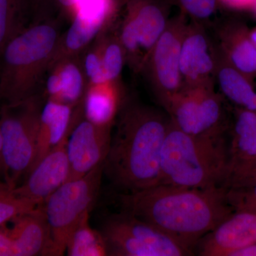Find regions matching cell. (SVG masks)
Returning a JSON list of instances; mask_svg holds the SVG:
<instances>
[{
	"label": "cell",
	"mask_w": 256,
	"mask_h": 256,
	"mask_svg": "<svg viewBox=\"0 0 256 256\" xmlns=\"http://www.w3.org/2000/svg\"><path fill=\"white\" fill-rule=\"evenodd\" d=\"M8 227L13 256H45L50 245V232L42 204L18 216Z\"/></svg>",
	"instance_id": "obj_16"
},
{
	"label": "cell",
	"mask_w": 256,
	"mask_h": 256,
	"mask_svg": "<svg viewBox=\"0 0 256 256\" xmlns=\"http://www.w3.org/2000/svg\"><path fill=\"white\" fill-rule=\"evenodd\" d=\"M25 18L30 13L32 16V22L47 18L46 11L52 0H23Z\"/></svg>",
	"instance_id": "obj_32"
},
{
	"label": "cell",
	"mask_w": 256,
	"mask_h": 256,
	"mask_svg": "<svg viewBox=\"0 0 256 256\" xmlns=\"http://www.w3.org/2000/svg\"><path fill=\"white\" fill-rule=\"evenodd\" d=\"M26 24L23 0H0V55L6 44Z\"/></svg>",
	"instance_id": "obj_25"
},
{
	"label": "cell",
	"mask_w": 256,
	"mask_h": 256,
	"mask_svg": "<svg viewBox=\"0 0 256 256\" xmlns=\"http://www.w3.org/2000/svg\"><path fill=\"white\" fill-rule=\"evenodd\" d=\"M254 10H255L256 13V4L255 5V6L254 8Z\"/></svg>",
	"instance_id": "obj_38"
},
{
	"label": "cell",
	"mask_w": 256,
	"mask_h": 256,
	"mask_svg": "<svg viewBox=\"0 0 256 256\" xmlns=\"http://www.w3.org/2000/svg\"><path fill=\"white\" fill-rule=\"evenodd\" d=\"M228 146V170L256 158V111L235 107Z\"/></svg>",
	"instance_id": "obj_21"
},
{
	"label": "cell",
	"mask_w": 256,
	"mask_h": 256,
	"mask_svg": "<svg viewBox=\"0 0 256 256\" xmlns=\"http://www.w3.org/2000/svg\"><path fill=\"white\" fill-rule=\"evenodd\" d=\"M215 82H218L224 97L235 107L256 111V86L254 79L230 65L218 47Z\"/></svg>",
	"instance_id": "obj_20"
},
{
	"label": "cell",
	"mask_w": 256,
	"mask_h": 256,
	"mask_svg": "<svg viewBox=\"0 0 256 256\" xmlns=\"http://www.w3.org/2000/svg\"><path fill=\"white\" fill-rule=\"evenodd\" d=\"M74 108L58 101L44 99L40 116L36 156L30 171L68 134Z\"/></svg>",
	"instance_id": "obj_18"
},
{
	"label": "cell",
	"mask_w": 256,
	"mask_h": 256,
	"mask_svg": "<svg viewBox=\"0 0 256 256\" xmlns=\"http://www.w3.org/2000/svg\"><path fill=\"white\" fill-rule=\"evenodd\" d=\"M106 28L100 24L74 15L68 30L60 35L48 68L64 58L80 55Z\"/></svg>",
	"instance_id": "obj_22"
},
{
	"label": "cell",
	"mask_w": 256,
	"mask_h": 256,
	"mask_svg": "<svg viewBox=\"0 0 256 256\" xmlns=\"http://www.w3.org/2000/svg\"><path fill=\"white\" fill-rule=\"evenodd\" d=\"M0 181H4V180H3V178H1V176H0Z\"/></svg>",
	"instance_id": "obj_39"
},
{
	"label": "cell",
	"mask_w": 256,
	"mask_h": 256,
	"mask_svg": "<svg viewBox=\"0 0 256 256\" xmlns=\"http://www.w3.org/2000/svg\"><path fill=\"white\" fill-rule=\"evenodd\" d=\"M186 18L182 12L169 20L142 70L148 74L163 106L184 88L180 64L182 43L188 24Z\"/></svg>",
	"instance_id": "obj_10"
},
{
	"label": "cell",
	"mask_w": 256,
	"mask_h": 256,
	"mask_svg": "<svg viewBox=\"0 0 256 256\" xmlns=\"http://www.w3.org/2000/svg\"><path fill=\"white\" fill-rule=\"evenodd\" d=\"M68 134L28 172L22 184L14 188L18 194L41 205L68 181L70 173L67 153Z\"/></svg>",
	"instance_id": "obj_14"
},
{
	"label": "cell",
	"mask_w": 256,
	"mask_h": 256,
	"mask_svg": "<svg viewBox=\"0 0 256 256\" xmlns=\"http://www.w3.org/2000/svg\"><path fill=\"white\" fill-rule=\"evenodd\" d=\"M80 58L88 85L108 82L102 66L100 43L98 36L90 46L80 54Z\"/></svg>",
	"instance_id": "obj_28"
},
{
	"label": "cell",
	"mask_w": 256,
	"mask_h": 256,
	"mask_svg": "<svg viewBox=\"0 0 256 256\" xmlns=\"http://www.w3.org/2000/svg\"><path fill=\"white\" fill-rule=\"evenodd\" d=\"M224 138L192 136L170 120L161 152V183L181 188L222 186L228 166Z\"/></svg>",
	"instance_id": "obj_4"
},
{
	"label": "cell",
	"mask_w": 256,
	"mask_h": 256,
	"mask_svg": "<svg viewBox=\"0 0 256 256\" xmlns=\"http://www.w3.org/2000/svg\"><path fill=\"white\" fill-rule=\"evenodd\" d=\"M118 198L122 212L158 227L192 250L234 210L222 186L159 184Z\"/></svg>",
	"instance_id": "obj_1"
},
{
	"label": "cell",
	"mask_w": 256,
	"mask_h": 256,
	"mask_svg": "<svg viewBox=\"0 0 256 256\" xmlns=\"http://www.w3.org/2000/svg\"><path fill=\"white\" fill-rule=\"evenodd\" d=\"M56 2L62 11L72 16L75 0H56Z\"/></svg>",
	"instance_id": "obj_36"
},
{
	"label": "cell",
	"mask_w": 256,
	"mask_h": 256,
	"mask_svg": "<svg viewBox=\"0 0 256 256\" xmlns=\"http://www.w3.org/2000/svg\"><path fill=\"white\" fill-rule=\"evenodd\" d=\"M220 48L230 65L248 76L256 78V46L250 36V30L244 24L228 22L218 32Z\"/></svg>",
	"instance_id": "obj_17"
},
{
	"label": "cell",
	"mask_w": 256,
	"mask_h": 256,
	"mask_svg": "<svg viewBox=\"0 0 256 256\" xmlns=\"http://www.w3.org/2000/svg\"><path fill=\"white\" fill-rule=\"evenodd\" d=\"M230 256H256V242L234 252Z\"/></svg>",
	"instance_id": "obj_35"
},
{
	"label": "cell",
	"mask_w": 256,
	"mask_h": 256,
	"mask_svg": "<svg viewBox=\"0 0 256 256\" xmlns=\"http://www.w3.org/2000/svg\"><path fill=\"white\" fill-rule=\"evenodd\" d=\"M38 206L40 205L32 200L18 194L14 188L6 182L0 181V226L31 212Z\"/></svg>",
	"instance_id": "obj_26"
},
{
	"label": "cell",
	"mask_w": 256,
	"mask_h": 256,
	"mask_svg": "<svg viewBox=\"0 0 256 256\" xmlns=\"http://www.w3.org/2000/svg\"><path fill=\"white\" fill-rule=\"evenodd\" d=\"M217 54L218 48L212 46L202 25L195 21L188 24L180 53L184 88L214 85Z\"/></svg>",
	"instance_id": "obj_12"
},
{
	"label": "cell",
	"mask_w": 256,
	"mask_h": 256,
	"mask_svg": "<svg viewBox=\"0 0 256 256\" xmlns=\"http://www.w3.org/2000/svg\"><path fill=\"white\" fill-rule=\"evenodd\" d=\"M256 242V212L246 208L233 212L198 242V255L230 256Z\"/></svg>",
	"instance_id": "obj_13"
},
{
	"label": "cell",
	"mask_w": 256,
	"mask_h": 256,
	"mask_svg": "<svg viewBox=\"0 0 256 256\" xmlns=\"http://www.w3.org/2000/svg\"><path fill=\"white\" fill-rule=\"evenodd\" d=\"M87 86L80 54L74 56L50 66L44 77L40 94L44 99L76 107L84 98Z\"/></svg>",
	"instance_id": "obj_15"
},
{
	"label": "cell",
	"mask_w": 256,
	"mask_h": 256,
	"mask_svg": "<svg viewBox=\"0 0 256 256\" xmlns=\"http://www.w3.org/2000/svg\"><path fill=\"white\" fill-rule=\"evenodd\" d=\"M227 8L234 10L254 9L256 0H218Z\"/></svg>",
	"instance_id": "obj_34"
},
{
	"label": "cell",
	"mask_w": 256,
	"mask_h": 256,
	"mask_svg": "<svg viewBox=\"0 0 256 256\" xmlns=\"http://www.w3.org/2000/svg\"><path fill=\"white\" fill-rule=\"evenodd\" d=\"M226 198L233 210L246 208L256 212V181L244 188L226 190Z\"/></svg>",
	"instance_id": "obj_30"
},
{
	"label": "cell",
	"mask_w": 256,
	"mask_h": 256,
	"mask_svg": "<svg viewBox=\"0 0 256 256\" xmlns=\"http://www.w3.org/2000/svg\"><path fill=\"white\" fill-rule=\"evenodd\" d=\"M256 181V156L229 168L223 186L226 190L244 188Z\"/></svg>",
	"instance_id": "obj_29"
},
{
	"label": "cell",
	"mask_w": 256,
	"mask_h": 256,
	"mask_svg": "<svg viewBox=\"0 0 256 256\" xmlns=\"http://www.w3.org/2000/svg\"><path fill=\"white\" fill-rule=\"evenodd\" d=\"M218 0H178L182 13L195 22L208 20L214 14Z\"/></svg>",
	"instance_id": "obj_31"
},
{
	"label": "cell",
	"mask_w": 256,
	"mask_h": 256,
	"mask_svg": "<svg viewBox=\"0 0 256 256\" xmlns=\"http://www.w3.org/2000/svg\"><path fill=\"white\" fill-rule=\"evenodd\" d=\"M100 232L108 256H184L193 254L158 227L124 212L108 217Z\"/></svg>",
	"instance_id": "obj_7"
},
{
	"label": "cell",
	"mask_w": 256,
	"mask_h": 256,
	"mask_svg": "<svg viewBox=\"0 0 256 256\" xmlns=\"http://www.w3.org/2000/svg\"><path fill=\"white\" fill-rule=\"evenodd\" d=\"M62 32L56 18L47 16L24 26L0 55V102L18 104L40 94Z\"/></svg>",
	"instance_id": "obj_3"
},
{
	"label": "cell",
	"mask_w": 256,
	"mask_h": 256,
	"mask_svg": "<svg viewBox=\"0 0 256 256\" xmlns=\"http://www.w3.org/2000/svg\"><path fill=\"white\" fill-rule=\"evenodd\" d=\"M122 104L118 80L88 85L82 100L84 116L104 126H114Z\"/></svg>",
	"instance_id": "obj_19"
},
{
	"label": "cell",
	"mask_w": 256,
	"mask_h": 256,
	"mask_svg": "<svg viewBox=\"0 0 256 256\" xmlns=\"http://www.w3.org/2000/svg\"><path fill=\"white\" fill-rule=\"evenodd\" d=\"M102 66L108 82H117L126 62L124 48L117 34L108 33V28L98 36Z\"/></svg>",
	"instance_id": "obj_24"
},
{
	"label": "cell",
	"mask_w": 256,
	"mask_h": 256,
	"mask_svg": "<svg viewBox=\"0 0 256 256\" xmlns=\"http://www.w3.org/2000/svg\"><path fill=\"white\" fill-rule=\"evenodd\" d=\"M44 102L43 96L38 94L18 104L0 107L6 182L12 188L18 186L34 161Z\"/></svg>",
	"instance_id": "obj_5"
},
{
	"label": "cell",
	"mask_w": 256,
	"mask_h": 256,
	"mask_svg": "<svg viewBox=\"0 0 256 256\" xmlns=\"http://www.w3.org/2000/svg\"><path fill=\"white\" fill-rule=\"evenodd\" d=\"M104 164L98 165L82 178L68 180L42 204L50 232L45 256H60L74 229L90 212L100 191Z\"/></svg>",
	"instance_id": "obj_6"
},
{
	"label": "cell",
	"mask_w": 256,
	"mask_h": 256,
	"mask_svg": "<svg viewBox=\"0 0 256 256\" xmlns=\"http://www.w3.org/2000/svg\"><path fill=\"white\" fill-rule=\"evenodd\" d=\"M114 12V0H75L72 16L76 15L108 28Z\"/></svg>",
	"instance_id": "obj_27"
},
{
	"label": "cell",
	"mask_w": 256,
	"mask_h": 256,
	"mask_svg": "<svg viewBox=\"0 0 256 256\" xmlns=\"http://www.w3.org/2000/svg\"><path fill=\"white\" fill-rule=\"evenodd\" d=\"M69 256H108L107 246L100 230L92 228L89 224V212L82 216L67 244Z\"/></svg>",
	"instance_id": "obj_23"
},
{
	"label": "cell",
	"mask_w": 256,
	"mask_h": 256,
	"mask_svg": "<svg viewBox=\"0 0 256 256\" xmlns=\"http://www.w3.org/2000/svg\"><path fill=\"white\" fill-rule=\"evenodd\" d=\"M112 127L88 120L84 116L82 100L76 106L67 142L68 180L82 178L105 163L110 150Z\"/></svg>",
	"instance_id": "obj_11"
},
{
	"label": "cell",
	"mask_w": 256,
	"mask_h": 256,
	"mask_svg": "<svg viewBox=\"0 0 256 256\" xmlns=\"http://www.w3.org/2000/svg\"><path fill=\"white\" fill-rule=\"evenodd\" d=\"M0 256H13L12 244L6 224L0 226Z\"/></svg>",
	"instance_id": "obj_33"
},
{
	"label": "cell",
	"mask_w": 256,
	"mask_h": 256,
	"mask_svg": "<svg viewBox=\"0 0 256 256\" xmlns=\"http://www.w3.org/2000/svg\"><path fill=\"white\" fill-rule=\"evenodd\" d=\"M250 36L256 46V26L250 30Z\"/></svg>",
	"instance_id": "obj_37"
},
{
	"label": "cell",
	"mask_w": 256,
	"mask_h": 256,
	"mask_svg": "<svg viewBox=\"0 0 256 256\" xmlns=\"http://www.w3.org/2000/svg\"><path fill=\"white\" fill-rule=\"evenodd\" d=\"M164 107L172 124L192 136L224 138L228 128L222 96L214 85L184 88Z\"/></svg>",
	"instance_id": "obj_8"
},
{
	"label": "cell",
	"mask_w": 256,
	"mask_h": 256,
	"mask_svg": "<svg viewBox=\"0 0 256 256\" xmlns=\"http://www.w3.org/2000/svg\"><path fill=\"white\" fill-rule=\"evenodd\" d=\"M168 21L164 10L153 0H130L128 3L116 34L126 63L134 73L142 72Z\"/></svg>",
	"instance_id": "obj_9"
},
{
	"label": "cell",
	"mask_w": 256,
	"mask_h": 256,
	"mask_svg": "<svg viewBox=\"0 0 256 256\" xmlns=\"http://www.w3.org/2000/svg\"><path fill=\"white\" fill-rule=\"evenodd\" d=\"M104 174L124 193L161 183V152L170 118L152 108L122 104Z\"/></svg>",
	"instance_id": "obj_2"
}]
</instances>
